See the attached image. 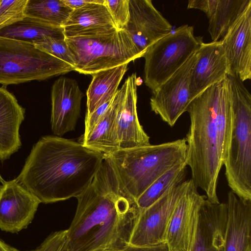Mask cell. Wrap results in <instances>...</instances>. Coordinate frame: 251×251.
<instances>
[{"instance_id": "6da1fadb", "label": "cell", "mask_w": 251, "mask_h": 251, "mask_svg": "<svg viewBox=\"0 0 251 251\" xmlns=\"http://www.w3.org/2000/svg\"><path fill=\"white\" fill-rule=\"evenodd\" d=\"M76 198L66 229L69 251H121L129 245L141 212L123 188L109 157Z\"/></svg>"}, {"instance_id": "7a4b0ae2", "label": "cell", "mask_w": 251, "mask_h": 251, "mask_svg": "<svg viewBox=\"0 0 251 251\" xmlns=\"http://www.w3.org/2000/svg\"><path fill=\"white\" fill-rule=\"evenodd\" d=\"M104 157L81 143L43 136L33 146L15 179L41 203L77 198L91 184Z\"/></svg>"}, {"instance_id": "3957f363", "label": "cell", "mask_w": 251, "mask_h": 251, "mask_svg": "<svg viewBox=\"0 0 251 251\" xmlns=\"http://www.w3.org/2000/svg\"><path fill=\"white\" fill-rule=\"evenodd\" d=\"M186 112L190 125L184 138L191 179L205 193L209 201L218 203V181L226 155L232 121L227 76L195 98Z\"/></svg>"}, {"instance_id": "277c9868", "label": "cell", "mask_w": 251, "mask_h": 251, "mask_svg": "<svg viewBox=\"0 0 251 251\" xmlns=\"http://www.w3.org/2000/svg\"><path fill=\"white\" fill-rule=\"evenodd\" d=\"M185 138L120 149L108 156L126 192L135 201L158 178L186 159Z\"/></svg>"}, {"instance_id": "5b68a950", "label": "cell", "mask_w": 251, "mask_h": 251, "mask_svg": "<svg viewBox=\"0 0 251 251\" xmlns=\"http://www.w3.org/2000/svg\"><path fill=\"white\" fill-rule=\"evenodd\" d=\"M232 121L224 165L227 184L239 198L251 200V95L240 79L227 75Z\"/></svg>"}, {"instance_id": "8992f818", "label": "cell", "mask_w": 251, "mask_h": 251, "mask_svg": "<svg viewBox=\"0 0 251 251\" xmlns=\"http://www.w3.org/2000/svg\"><path fill=\"white\" fill-rule=\"evenodd\" d=\"M65 39L74 58V71L85 75H92L142 57L124 29Z\"/></svg>"}, {"instance_id": "52a82bcc", "label": "cell", "mask_w": 251, "mask_h": 251, "mask_svg": "<svg viewBox=\"0 0 251 251\" xmlns=\"http://www.w3.org/2000/svg\"><path fill=\"white\" fill-rule=\"evenodd\" d=\"M74 71L73 67L25 42L0 37V84L43 80Z\"/></svg>"}, {"instance_id": "ba28073f", "label": "cell", "mask_w": 251, "mask_h": 251, "mask_svg": "<svg viewBox=\"0 0 251 251\" xmlns=\"http://www.w3.org/2000/svg\"><path fill=\"white\" fill-rule=\"evenodd\" d=\"M202 37L196 36L188 25L172 31L150 46L145 58L144 82L154 92L199 49Z\"/></svg>"}, {"instance_id": "9c48e42d", "label": "cell", "mask_w": 251, "mask_h": 251, "mask_svg": "<svg viewBox=\"0 0 251 251\" xmlns=\"http://www.w3.org/2000/svg\"><path fill=\"white\" fill-rule=\"evenodd\" d=\"M189 182V179L172 187L159 199L141 212L129 245L149 246L165 242L172 215Z\"/></svg>"}, {"instance_id": "30bf717a", "label": "cell", "mask_w": 251, "mask_h": 251, "mask_svg": "<svg viewBox=\"0 0 251 251\" xmlns=\"http://www.w3.org/2000/svg\"><path fill=\"white\" fill-rule=\"evenodd\" d=\"M197 51L176 73L152 92L150 99L151 111L171 127L175 125L182 114L186 112L193 100L190 81Z\"/></svg>"}, {"instance_id": "8fae6325", "label": "cell", "mask_w": 251, "mask_h": 251, "mask_svg": "<svg viewBox=\"0 0 251 251\" xmlns=\"http://www.w3.org/2000/svg\"><path fill=\"white\" fill-rule=\"evenodd\" d=\"M129 20L124 28L143 55L156 41L172 31V26L151 0H129Z\"/></svg>"}, {"instance_id": "7c38bea8", "label": "cell", "mask_w": 251, "mask_h": 251, "mask_svg": "<svg viewBox=\"0 0 251 251\" xmlns=\"http://www.w3.org/2000/svg\"><path fill=\"white\" fill-rule=\"evenodd\" d=\"M40 203L16 179L4 181L0 189V229L16 233L26 228Z\"/></svg>"}, {"instance_id": "4fadbf2b", "label": "cell", "mask_w": 251, "mask_h": 251, "mask_svg": "<svg viewBox=\"0 0 251 251\" xmlns=\"http://www.w3.org/2000/svg\"><path fill=\"white\" fill-rule=\"evenodd\" d=\"M193 180L177 202L167 228L165 242L170 251H188L197 224L201 205L206 198L199 194Z\"/></svg>"}, {"instance_id": "5bb4252c", "label": "cell", "mask_w": 251, "mask_h": 251, "mask_svg": "<svg viewBox=\"0 0 251 251\" xmlns=\"http://www.w3.org/2000/svg\"><path fill=\"white\" fill-rule=\"evenodd\" d=\"M137 80L136 73H133L119 89L120 98L116 120L119 150L151 144L150 137L144 131L138 117Z\"/></svg>"}, {"instance_id": "9a60e30c", "label": "cell", "mask_w": 251, "mask_h": 251, "mask_svg": "<svg viewBox=\"0 0 251 251\" xmlns=\"http://www.w3.org/2000/svg\"><path fill=\"white\" fill-rule=\"evenodd\" d=\"M227 59L228 75L242 82L251 78V3L221 40Z\"/></svg>"}, {"instance_id": "2e32d148", "label": "cell", "mask_w": 251, "mask_h": 251, "mask_svg": "<svg viewBox=\"0 0 251 251\" xmlns=\"http://www.w3.org/2000/svg\"><path fill=\"white\" fill-rule=\"evenodd\" d=\"M83 94L77 82L66 77L56 80L51 89L50 123L58 136L74 130L80 116Z\"/></svg>"}, {"instance_id": "e0dca14e", "label": "cell", "mask_w": 251, "mask_h": 251, "mask_svg": "<svg viewBox=\"0 0 251 251\" xmlns=\"http://www.w3.org/2000/svg\"><path fill=\"white\" fill-rule=\"evenodd\" d=\"M226 221V203H212L206 198L200 208L188 251H224Z\"/></svg>"}, {"instance_id": "ac0fdd59", "label": "cell", "mask_w": 251, "mask_h": 251, "mask_svg": "<svg viewBox=\"0 0 251 251\" xmlns=\"http://www.w3.org/2000/svg\"><path fill=\"white\" fill-rule=\"evenodd\" d=\"M228 73L222 42H203L196 52L191 73L190 91L193 100L210 86L225 79Z\"/></svg>"}, {"instance_id": "d6986e66", "label": "cell", "mask_w": 251, "mask_h": 251, "mask_svg": "<svg viewBox=\"0 0 251 251\" xmlns=\"http://www.w3.org/2000/svg\"><path fill=\"white\" fill-rule=\"evenodd\" d=\"M226 204L224 251H251V200L239 198L229 191Z\"/></svg>"}, {"instance_id": "ffe728a7", "label": "cell", "mask_w": 251, "mask_h": 251, "mask_svg": "<svg viewBox=\"0 0 251 251\" xmlns=\"http://www.w3.org/2000/svg\"><path fill=\"white\" fill-rule=\"evenodd\" d=\"M25 109L6 86L0 87V161L10 158L21 148L19 129L25 119Z\"/></svg>"}, {"instance_id": "44dd1931", "label": "cell", "mask_w": 251, "mask_h": 251, "mask_svg": "<svg viewBox=\"0 0 251 251\" xmlns=\"http://www.w3.org/2000/svg\"><path fill=\"white\" fill-rule=\"evenodd\" d=\"M251 3V0H190L188 9L203 11L208 19L212 42L221 41L230 26Z\"/></svg>"}, {"instance_id": "7402d4cb", "label": "cell", "mask_w": 251, "mask_h": 251, "mask_svg": "<svg viewBox=\"0 0 251 251\" xmlns=\"http://www.w3.org/2000/svg\"><path fill=\"white\" fill-rule=\"evenodd\" d=\"M103 1L73 10L63 26L65 37L93 35L116 28Z\"/></svg>"}, {"instance_id": "603a6c76", "label": "cell", "mask_w": 251, "mask_h": 251, "mask_svg": "<svg viewBox=\"0 0 251 251\" xmlns=\"http://www.w3.org/2000/svg\"><path fill=\"white\" fill-rule=\"evenodd\" d=\"M120 98L118 90L112 104L104 116L94 128L83 136L82 144L91 150L107 156L119 150L117 140L116 120Z\"/></svg>"}, {"instance_id": "cb8c5ba5", "label": "cell", "mask_w": 251, "mask_h": 251, "mask_svg": "<svg viewBox=\"0 0 251 251\" xmlns=\"http://www.w3.org/2000/svg\"><path fill=\"white\" fill-rule=\"evenodd\" d=\"M128 64L97 72L86 91V116L92 114L103 103L111 100L118 91V87L127 70Z\"/></svg>"}, {"instance_id": "d4e9b609", "label": "cell", "mask_w": 251, "mask_h": 251, "mask_svg": "<svg viewBox=\"0 0 251 251\" xmlns=\"http://www.w3.org/2000/svg\"><path fill=\"white\" fill-rule=\"evenodd\" d=\"M0 37L34 46L48 37L65 38L63 27L49 25L27 17L0 29Z\"/></svg>"}, {"instance_id": "484cf974", "label": "cell", "mask_w": 251, "mask_h": 251, "mask_svg": "<svg viewBox=\"0 0 251 251\" xmlns=\"http://www.w3.org/2000/svg\"><path fill=\"white\" fill-rule=\"evenodd\" d=\"M73 10L62 0H28L25 14L48 25L63 27Z\"/></svg>"}, {"instance_id": "4316f807", "label": "cell", "mask_w": 251, "mask_h": 251, "mask_svg": "<svg viewBox=\"0 0 251 251\" xmlns=\"http://www.w3.org/2000/svg\"><path fill=\"white\" fill-rule=\"evenodd\" d=\"M186 160L179 163L158 178L136 200L141 212L151 206L169 190L185 180Z\"/></svg>"}, {"instance_id": "83f0119b", "label": "cell", "mask_w": 251, "mask_h": 251, "mask_svg": "<svg viewBox=\"0 0 251 251\" xmlns=\"http://www.w3.org/2000/svg\"><path fill=\"white\" fill-rule=\"evenodd\" d=\"M28 0H0V29L22 20L25 17Z\"/></svg>"}, {"instance_id": "f1b7e54d", "label": "cell", "mask_w": 251, "mask_h": 251, "mask_svg": "<svg viewBox=\"0 0 251 251\" xmlns=\"http://www.w3.org/2000/svg\"><path fill=\"white\" fill-rule=\"evenodd\" d=\"M65 38L48 37L34 46L38 49L63 61L74 68V58Z\"/></svg>"}, {"instance_id": "f546056e", "label": "cell", "mask_w": 251, "mask_h": 251, "mask_svg": "<svg viewBox=\"0 0 251 251\" xmlns=\"http://www.w3.org/2000/svg\"><path fill=\"white\" fill-rule=\"evenodd\" d=\"M104 5L118 30H123L129 18V0H104Z\"/></svg>"}, {"instance_id": "4dcf8cb0", "label": "cell", "mask_w": 251, "mask_h": 251, "mask_svg": "<svg viewBox=\"0 0 251 251\" xmlns=\"http://www.w3.org/2000/svg\"><path fill=\"white\" fill-rule=\"evenodd\" d=\"M67 243V230H60L50 234L36 249L25 251H69Z\"/></svg>"}, {"instance_id": "1f68e13d", "label": "cell", "mask_w": 251, "mask_h": 251, "mask_svg": "<svg viewBox=\"0 0 251 251\" xmlns=\"http://www.w3.org/2000/svg\"><path fill=\"white\" fill-rule=\"evenodd\" d=\"M121 251H170L166 242L149 246H135L129 245Z\"/></svg>"}, {"instance_id": "d6a6232c", "label": "cell", "mask_w": 251, "mask_h": 251, "mask_svg": "<svg viewBox=\"0 0 251 251\" xmlns=\"http://www.w3.org/2000/svg\"><path fill=\"white\" fill-rule=\"evenodd\" d=\"M64 3L73 10L77 9L90 3L96 2L98 0H62Z\"/></svg>"}, {"instance_id": "836d02e7", "label": "cell", "mask_w": 251, "mask_h": 251, "mask_svg": "<svg viewBox=\"0 0 251 251\" xmlns=\"http://www.w3.org/2000/svg\"><path fill=\"white\" fill-rule=\"evenodd\" d=\"M16 249L6 244L0 239V251H16Z\"/></svg>"}, {"instance_id": "e575fe53", "label": "cell", "mask_w": 251, "mask_h": 251, "mask_svg": "<svg viewBox=\"0 0 251 251\" xmlns=\"http://www.w3.org/2000/svg\"><path fill=\"white\" fill-rule=\"evenodd\" d=\"M5 180L2 178V177L0 175V189L1 188L2 184L3 183V182Z\"/></svg>"}]
</instances>
